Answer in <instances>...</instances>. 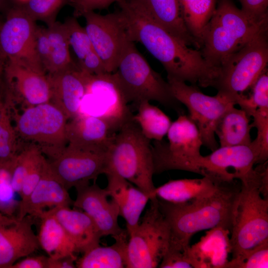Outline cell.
I'll return each mask as SVG.
<instances>
[{"label":"cell","instance_id":"obj_1","mask_svg":"<svg viewBox=\"0 0 268 268\" xmlns=\"http://www.w3.org/2000/svg\"><path fill=\"white\" fill-rule=\"evenodd\" d=\"M117 3L129 39L143 45L161 63L167 77L203 87H214L219 70L205 61L200 50L190 48L132 1L119 0Z\"/></svg>","mask_w":268,"mask_h":268},{"label":"cell","instance_id":"obj_2","mask_svg":"<svg viewBox=\"0 0 268 268\" xmlns=\"http://www.w3.org/2000/svg\"><path fill=\"white\" fill-rule=\"evenodd\" d=\"M240 187L239 180L223 182L212 195L185 203L157 199L159 209L170 227V242L187 248L198 232L217 227L230 231L233 206Z\"/></svg>","mask_w":268,"mask_h":268},{"label":"cell","instance_id":"obj_3","mask_svg":"<svg viewBox=\"0 0 268 268\" xmlns=\"http://www.w3.org/2000/svg\"><path fill=\"white\" fill-rule=\"evenodd\" d=\"M240 183L232 212V258L268 240V160L259 163Z\"/></svg>","mask_w":268,"mask_h":268},{"label":"cell","instance_id":"obj_4","mask_svg":"<svg viewBox=\"0 0 268 268\" xmlns=\"http://www.w3.org/2000/svg\"><path fill=\"white\" fill-rule=\"evenodd\" d=\"M268 21L253 19L231 0H219L203 33L200 50L205 61L219 70L229 56L268 30Z\"/></svg>","mask_w":268,"mask_h":268},{"label":"cell","instance_id":"obj_5","mask_svg":"<svg viewBox=\"0 0 268 268\" xmlns=\"http://www.w3.org/2000/svg\"><path fill=\"white\" fill-rule=\"evenodd\" d=\"M108 172L114 173L134 185L150 197L155 187L152 145L133 118L114 135L107 150Z\"/></svg>","mask_w":268,"mask_h":268},{"label":"cell","instance_id":"obj_6","mask_svg":"<svg viewBox=\"0 0 268 268\" xmlns=\"http://www.w3.org/2000/svg\"><path fill=\"white\" fill-rule=\"evenodd\" d=\"M113 74L128 104L137 105L143 101L153 100L171 106L178 102L168 82L152 68L129 39Z\"/></svg>","mask_w":268,"mask_h":268},{"label":"cell","instance_id":"obj_7","mask_svg":"<svg viewBox=\"0 0 268 268\" xmlns=\"http://www.w3.org/2000/svg\"><path fill=\"white\" fill-rule=\"evenodd\" d=\"M9 107L19 141L37 145L47 157L67 145L68 120L51 102L24 108L21 113L15 106Z\"/></svg>","mask_w":268,"mask_h":268},{"label":"cell","instance_id":"obj_8","mask_svg":"<svg viewBox=\"0 0 268 268\" xmlns=\"http://www.w3.org/2000/svg\"><path fill=\"white\" fill-rule=\"evenodd\" d=\"M268 63V30L253 38L220 66L214 87L234 98L251 89Z\"/></svg>","mask_w":268,"mask_h":268},{"label":"cell","instance_id":"obj_9","mask_svg":"<svg viewBox=\"0 0 268 268\" xmlns=\"http://www.w3.org/2000/svg\"><path fill=\"white\" fill-rule=\"evenodd\" d=\"M149 201L141 222L129 235L127 268L158 267L170 244V227L159 209L157 198Z\"/></svg>","mask_w":268,"mask_h":268},{"label":"cell","instance_id":"obj_10","mask_svg":"<svg viewBox=\"0 0 268 268\" xmlns=\"http://www.w3.org/2000/svg\"><path fill=\"white\" fill-rule=\"evenodd\" d=\"M167 135V142L154 140L152 145L154 174L172 170L197 173L203 144L195 124L181 114L172 123Z\"/></svg>","mask_w":268,"mask_h":268},{"label":"cell","instance_id":"obj_11","mask_svg":"<svg viewBox=\"0 0 268 268\" xmlns=\"http://www.w3.org/2000/svg\"><path fill=\"white\" fill-rule=\"evenodd\" d=\"M167 80L174 98L187 108L188 116L197 127L203 145L211 151L217 149L216 125L223 114L236 105L235 99L219 91L215 96L207 95L195 85L169 77Z\"/></svg>","mask_w":268,"mask_h":268},{"label":"cell","instance_id":"obj_12","mask_svg":"<svg viewBox=\"0 0 268 268\" xmlns=\"http://www.w3.org/2000/svg\"><path fill=\"white\" fill-rule=\"evenodd\" d=\"M107 150L67 144L47 159L55 177L67 190L95 181L107 168Z\"/></svg>","mask_w":268,"mask_h":268},{"label":"cell","instance_id":"obj_13","mask_svg":"<svg viewBox=\"0 0 268 268\" xmlns=\"http://www.w3.org/2000/svg\"><path fill=\"white\" fill-rule=\"evenodd\" d=\"M35 22L20 4L11 7L0 27V56L46 73L36 50Z\"/></svg>","mask_w":268,"mask_h":268},{"label":"cell","instance_id":"obj_14","mask_svg":"<svg viewBox=\"0 0 268 268\" xmlns=\"http://www.w3.org/2000/svg\"><path fill=\"white\" fill-rule=\"evenodd\" d=\"M78 114L101 118L117 130L133 116L113 73L90 75Z\"/></svg>","mask_w":268,"mask_h":268},{"label":"cell","instance_id":"obj_15","mask_svg":"<svg viewBox=\"0 0 268 268\" xmlns=\"http://www.w3.org/2000/svg\"><path fill=\"white\" fill-rule=\"evenodd\" d=\"M83 16L86 22L84 28L94 50L107 72L113 73L129 40L119 11L101 15L92 11Z\"/></svg>","mask_w":268,"mask_h":268},{"label":"cell","instance_id":"obj_16","mask_svg":"<svg viewBox=\"0 0 268 268\" xmlns=\"http://www.w3.org/2000/svg\"><path fill=\"white\" fill-rule=\"evenodd\" d=\"M259 153L248 145L219 146L206 156L200 157L197 173L217 181L230 182L244 179L258 163Z\"/></svg>","mask_w":268,"mask_h":268},{"label":"cell","instance_id":"obj_17","mask_svg":"<svg viewBox=\"0 0 268 268\" xmlns=\"http://www.w3.org/2000/svg\"><path fill=\"white\" fill-rule=\"evenodd\" d=\"M3 80L7 97L23 109L50 102L51 88L47 73L19 63L5 61Z\"/></svg>","mask_w":268,"mask_h":268},{"label":"cell","instance_id":"obj_18","mask_svg":"<svg viewBox=\"0 0 268 268\" xmlns=\"http://www.w3.org/2000/svg\"><path fill=\"white\" fill-rule=\"evenodd\" d=\"M75 189L77 194L73 206L90 216L102 236L110 235L114 238L125 230L118 223V206L105 188L102 189L94 183Z\"/></svg>","mask_w":268,"mask_h":268},{"label":"cell","instance_id":"obj_19","mask_svg":"<svg viewBox=\"0 0 268 268\" xmlns=\"http://www.w3.org/2000/svg\"><path fill=\"white\" fill-rule=\"evenodd\" d=\"M51 88V102L68 120L79 113L90 74L81 70L76 63L63 70L48 74Z\"/></svg>","mask_w":268,"mask_h":268},{"label":"cell","instance_id":"obj_20","mask_svg":"<svg viewBox=\"0 0 268 268\" xmlns=\"http://www.w3.org/2000/svg\"><path fill=\"white\" fill-rule=\"evenodd\" d=\"M32 217L27 215L11 225H0V268H10L40 248Z\"/></svg>","mask_w":268,"mask_h":268},{"label":"cell","instance_id":"obj_21","mask_svg":"<svg viewBox=\"0 0 268 268\" xmlns=\"http://www.w3.org/2000/svg\"><path fill=\"white\" fill-rule=\"evenodd\" d=\"M72 202L68 190L55 177L47 159L41 178L25 204L18 210L17 218L21 220L27 215L39 218L46 207L69 206Z\"/></svg>","mask_w":268,"mask_h":268},{"label":"cell","instance_id":"obj_22","mask_svg":"<svg viewBox=\"0 0 268 268\" xmlns=\"http://www.w3.org/2000/svg\"><path fill=\"white\" fill-rule=\"evenodd\" d=\"M108 181L105 188L118 206L120 215L126 222L129 235L139 223L140 216L150 197L133 184L112 172L105 174Z\"/></svg>","mask_w":268,"mask_h":268},{"label":"cell","instance_id":"obj_23","mask_svg":"<svg viewBox=\"0 0 268 268\" xmlns=\"http://www.w3.org/2000/svg\"><path fill=\"white\" fill-rule=\"evenodd\" d=\"M118 131L105 120L78 114L67 123V144L81 147L108 148Z\"/></svg>","mask_w":268,"mask_h":268},{"label":"cell","instance_id":"obj_24","mask_svg":"<svg viewBox=\"0 0 268 268\" xmlns=\"http://www.w3.org/2000/svg\"><path fill=\"white\" fill-rule=\"evenodd\" d=\"M230 231L221 227L209 229L197 243L190 246L189 256L193 268H224L231 253Z\"/></svg>","mask_w":268,"mask_h":268},{"label":"cell","instance_id":"obj_25","mask_svg":"<svg viewBox=\"0 0 268 268\" xmlns=\"http://www.w3.org/2000/svg\"><path fill=\"white\" fill-rule=\"evenodd\" d=\"M65 230L77 252L83 253L99 245L102 236L92 219L85 212L69 206L48 209Z\"/></svg>","mask_w":268,"mask_h":268},{"label":"cell","instance_id":"obj_26","mask_svg":"<svg viewBox=\"0 0 268 268\" xmlns=\"http://www.w3.org/2000/svg\"><path fill=\"white\" fill-rule=\"evenodd\" d=\"M150 19L172 34L199 49L182 16L179 0H130Z\"/></svg>","mask_w":268,"mask_h":268},{"label":"cell","instance_id":"obj_27","mask_svg":"<svg viewBox=\"0 0 268 268\" xmlns=\"http://www.w3.org/2000/svg\"><path fill=\"white\" fill-rule=\"evenodd\" d=\"M223 182L207 176L201 178L170 180L155 188L153 195L163 201L172 203H185L213 194Z\"/></svg>","mask_w":268,"mask_h":268},{"label":"cell","instance_id":"obj_28","mask_svg":"<svg viewBox=\"0 0 268 268\" xmlns=\"http://www.w3.org/2000/svg\"><path fill=\"white\" fill-rule=\"evenodd\" d=\"M39 218L41 224L38 239L48 256L56 259L75 256V246L55 216L47 210Z\"/></svg>","mask_w":268,"mask_h":268},{"label":"cell","instance_id":"obj_29","mask_svg":"<svg viewBox=\"0 0 268 268\" xmlns=\"http://www.w3.org/2000/svg\"><path fill=\"white\" fill-rule=\"evenodd\" d=\"M129 234L127 230L114 238L110 246L99 245L83 253L76 261L77 268H127V247Z\"/></svg>","mask_w":268,"mask_h":268},{"label":"cell","instance_id":"obj_30","mask_svg":"<svg viewBox=\"0 0 268 268\" xmlns=\"http://www.w3.org/2000/svg\"><path fill=\"white\" fill-rule=\"evenodd\" d=\"M249 118L243 109L234 106L229 108L219 119L215 130L220 146L250 145L252 141Z\"/></svg>","mask_w":268,"mask_h":268},{"label":"cell","instance_id":"obj_31","mask_svg":"<svg viewBox=\"0 0 268 268\" xmlns=\"http://www.w3.org/2000/svg\"><path fill=\"white\" fill-rule=\"evenodd\" d=\"M185 25L199 50L204 30L212 16L216 0H179Z\"/></svg>","mask_w":268,"mask_h":268},{"label":"cell","instance_id":"obj_32","mask_svg":"<svg viewBox=\"0 0 268 268\" xmlns=\"http://www.w3.org/2000/svg\"><path fill=\"white\" fill-rule=\"evenodd\" d=\"M137 106V112L133 119L142 134L149 140H162L172 123L169 117L148 101H141Z\"/></svg>","mask_w":268,"mask_h":268},{"label":"cell","instance_id":"obj_33","mask_svg":"<svg viewBox=\"0 0 268 268\" xmlns=\"http://www.w3.org/2000/svg\"><path fill=\"white\" fill-rule=\"evenodd\" d=\"M12 120L2 80L0 83V162L12 159L19 150V142Z\"/></svg>","mask_w":268,"mask_h":268},{"label":"cell","instance_id":"obj_34","mask_svg":"<svg viewBox=\"0 0 268 268\" xmlns=\"http://www.w3.org/2000/svg\"><path fill=\"white\" fill-rule=\"evenodd\" d=\"M47 33L51 50V64L47 74H52L66 69L76 63L70 56L69 44L64 24L59 21L47 26Z\"/></svg>","mask_w":268,"mask_h":268},{"label":"cell","instance_id":"obj_35","mask_svg":"<svg viewBox=\"0 0 268 268\" xmlns=\"http://www.w3.org/2000/svg\"><path fill=\"white\" fill-rule=\"evenodd\" d=\"M64 23L70 47L73 51L77 62L81 63L90 54L94 51L91 41L85 31L78 23L76 17L67 18Z\"/></svg>","mask_w":268,"mask_h":268},{"label":"cell","instance_id":"obj_36","mask_svg":"<svg viewBox=\"0 0 268 268\" xmlns=\"http://www.w3.org/2000/svg\"><path fill=\"white\" fill-rule=\"evenodd\" d=\"M251 89V94L249 96L242 94L236 99V104L239 105L250 117L257 109H268L267 69L261 74Z\"/></svg>","mask_w":268,"mask_h":268},{"label":"cell","instance_id":"obj_37","mask_svg":"<svg viewBox=\"0 0 268 268\" xmlns=\"http://www.w3.org/2000/svg\"><path fill=\"white\" fill-rule=\"evenodd\" d=\"M70 0H26L19 4L35 21H42L47 26L56 21L60 9Z\"/></svg>","mask_w":268,"mask_h":268},{"label":"cell","instance_id":"obj_38","mask_svg":"<svg viewBox=\"0 0 268 268\" xmlns=\"http://www.w3.org/2000/svg\"><path fill=\"white\" fill-rule=\"evenodd\" d=\"M268 240L246 253L232 258L224 268H268Z\"/></svg>","mask_w":268,"mask_h":268},{"label":"cell","instance_id":"obj_39","mask_svg":"<svg viewBox=\"0 0 268 268\" xmlns=\"http://www.w3.org/2000/svg\"><path fill=\"white\" fill-rule=\"evenodd\" d=\"M252 127L257 129V135L252 144L259 153L258 163H263L268 158V109H258L252 114Z\"/></svg>","mask_w":268,"mask_h":268},{"label":"cell","instance_id":"obj_40","mask_svg":"<svg viewBox=\"0 0 268 268\" xmlns=\"http://www.w3.org/2000/svg\"><path fill=\"white\" fill-rule=\"evenodd\" d=\"M46 161L47 158L42 152H41L35 159L23 183L19 194L21 200L19 201L18 210L25 204L29 196L38 184L41 178Z\"/></svg>","mask_w":268,"mask_h":268},{"label":"cell","instance_id":"obj_41","mask_svg":"<svg viewBox=\"0 0 268 268\" xmlns=\"http://www.w3.org/2000/svg\"><path fill=\"white\" fill-rule=\"evenodd\" d=\"M189 247H182L170 242L169 247L158 267L160 268H193L189 256Z\"/></svg>","mask_w":268,"mask_h":268},{"label":"cell","instance_id":"obj_42","mask_svg":"<svg viewBox=\"0 0 268 268\" xmlns=\"http://www.w3.org/2000/svg\"><path fill=\"white\" fill-rule=\"evenodd\" d=\"M35 48L39 59L46 72L48 73L51 64V50L47 28L37 26Z\"/></svg>","mask_w":268,"mask_h":268},{"label":"cell","instance_id":"obj_43","mask_svg":"<svg viewBox=\"0 0 268 268\" xmlns=\"http://www.w3.org/2000/svg\"><path fill=\"white\" fill-rule=\"evenodd\" d=\"M119 0H70L69 4L73 8V16L77 18L86 12L108 7Z\"/></svg>","mask_w":268,"mask_h":268},{"label":"cell","instance_id":"obj_44","mask_svg":"<svg viewBox=\"0 0 268 268\" xmlns=\"http://www.w3.org/2000/svg\"><path fill=\"white\" fill-rule=\"evenodd\" d=\"M241 9L254 19L268 20V0H239Z\"/></svg>","mask_w":268,"mask_h":268},{"label":"cell","instance_id":"obj_45","mask_svg":"<svg viewBox=\"0 0 268 268\" xmlns=\"http://www.w3.org/2000/svg\"><path fill=\"white\" fill-rule=\"evenodd\" d=\"M49 257L44 255L26 256L16 262L10 268H48Z\"/></svg>","mask_w":268,"mask_h":268},{"label":"cell","instance_id":"obj_46","mask_svg":"<svg viewBox=\"0 0 268 268\" xmlns=\"http://www.w3.org/2000/svg\"><path fill=\"white\" fill-rule=\"evenodd\" d=\"M77 259L76 255L56 259L49 257L48 268H75Z\"/></svg>","mask_w":268,"mask_h":268},{"label":"cell","instance_id":"obj_47","mask_svg":"<svg viewBox=\"0 0 268 268\" xmlns=\"http://www.w3.org/2000/svg\"><path fill=\"white\" fill-rule=\"evenodd\" d=\"M17 217H9L0 212V225H9L17 222Z\"/></svg>","mask_w":268,"mask_h":268},{"label":"cell","instance_id":"obj_48","mask_svg":"<svg viewBox=\"0 0 268 268\" xmlns=\"http://www.w3.org/2000/svg\"><path fill=\"white\" fill-rule=\"evenodd\" d=\"M4 64V59L0 56V83L3 78Z\"/></svg>","mask_w":268,"mask_h":268},{"label":"cell","instance_id":"obj_49","mask_svg":"<svg viewBox=\"0 0 268 268\" xmlns=\"http://www.w3.org/2000/svg\"><path fill=\"white\" fill-rule=\"evenodd\" d=\"M6 0H0V9L4 8L6 5Z\"/></svg>","mask_w":268,"mask_h":268},{"label":"cell","instance_id":"obj_50","mask_svg":"<svg viewBox=\"0 0 268 268\" xmlns=\"http://www.w3.org/2000/svg\"><path fill=\"white\" fill-rule=\"evenodd\" d=\"M2 22H1V20H0V26H1V24H2Z\"/></svg>","mask_w":268,"mask_h":268},{"label":"cell","instance_id":"obj_51","mask_svg":"<svg viewBox=\"0 0 268 268\" xmlns=\"http://www.w3.org/2000/svg\"><path fill=\"white\" fill-rule=\"evenodd\" d=\"M18 0L21 1H22V2H23V1H25V0Z\"/></svg>","mask_w":268,"mask_h":268}]
</instances>
